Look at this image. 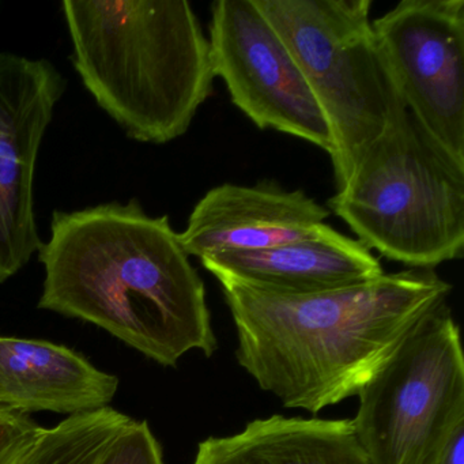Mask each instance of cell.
Here are the masks:
<instances>
[{
	"mask_svg": "<svg viewBox=\"0 0 464 464\" xmlns=\"http://www.w3.org/2000/svg\"><path fill=\"white\" fill-rule=\"evenodd\" d=\"M362 246L414 270L464 255V167L401 105L328 200Z\"/></svg>",
	"mask_w": 464,
	"mask_h": 464,
	"instance_id": "cell-4",
	"label": "cell"
},
{
	"mask_svg": "<svg viewBox=\"0 0 464 464\" xmlns=\"http://www.w3.org/2000/svg\"><path fill=\"white\" fill-rule=\"evenodd\" d=\"M357 396L352 423L368 464H441L464 429L463 350L448 303L420 320Z\"/></svg>",
	"mask_w": 464,
	"mask_h": 464,
	"instance_id": "cell-6",
	"label": "cell"
},
{
	"mask_svg": "<svg viewBox=\"0 0 464 464\" xmlns=\"http://www.w3.org/2000/svg\"><path fill=\"white\" fill-rule=\"evenodd\" d=\"M219 284L237 330L241 368L285 407L312 414L358 395L452 292L433 270L414 268L311 295Z\"/></svg>",
	"mask_w": 464,
	"mask_h": 464,
	"instance_id": "cell-2",
	"label": "cell"
},
{
	"mask_svg": "<svg viewBox=\"0 0 464 464\" xmlns=\"http://www.w3.org/2000/svg\"><path fill=\"white\" fill-rule=\"evenodd\" d=\"M39 308L96 324L160 365L217 350L205 284L168 216L137 199L53 211Z\"/></svg>",
	"mask_w": 464,
	"mask_h": 464,
	"instance_id": "cell-1",
	"label": "cell"
},
{
	"mask_svg": "<svg viewBox=\"0 0 464 464\" xmlns=\"http://www.w3.org/2000/svg\"><path fill=\"white\" fill-rule=\"evenodd\" d=\"M194 464H368L352 420L273 417L232 436L208 437Z\"/></svg>",
	"mask_w": 464,
	"mask_h": 464,
	"instance_id": "cell-13",
	"label": "cell"
},
{
	"mask_svg": "<svg viewBox=\"0 0 464 464\" xmlns=\"http://www.w3.org/2000/svg\"><path fill=\"white\" fill-rule=\"evenodd\" d=\"M40 426L31 415L10 411L0 407V464L28 439Z\"/></svg>",
	"mask_w": 464,
	"mask_h": 464,
	"instance_id": "cell-15",
	"label": "cell"
},
{
	"mask_svg": "<svg viewBox=\"0 0 464 464\" xmlns=\"http://www.w3.org/2000/svg\"><path fill=\"white\" fill-rule=\"evenodd\" d=\"M330 214L303 189L287 191L268 180L255 186L225 183L198 202L179 241L198 259L260 251L314 235Z\"/></svg>",
	"mask_w": 464,
	"mask_h": 464,
	"instance_id": "cell-10",
	"label": "cell"
},
{
	"mask_svg": "<svg viewBox=\"0 0 464 464\" xmlns=\"http://www.w3.org/2000/svg\"><path fill=\"white\" fill-rule=\"evenodd\" d=\"M218 281L276 295H311L373 281L382 263L354 238L323 224L314 235L274 248L224 252L199 259Z\"/></svg>",
	"mask_w": 464,
	"mask_h": 464,
	"instance_id": "cell-11",
	"label": "cell"
},
{
	"mask_svg": "<svg viewBox=\"0 0 464 464\" xmlns=\"http://www.w3.org/2000/svg\"><path fill=\"white\" fill-rule=\"evenodd\" d=\"M441 464H464V429L459 430L453 437Z\"/></svg>",
	"mask_w": 464,
	"mask_h": 464,
	"instance_id": "cell-16",
	"label": "cell"
},
{
	"mask_svg": "<svg viewBox=\"0 0 464 464\" xmlns=\"http://www.w3.org/2000/svg\"><path fill=\"white\" fill-rule=\"evenodd\" d=\"M211 69L233 104L260 130L333 153L327 119L286 43L255 0H218L208 25Z\"/></svg>",
	"mask_w": 464,
	"mask_h": 464,
	"instance_id": "cell-7",
	"label": "cell"
},
{
	"mask_svg": "<svg viewBox=\"0 0 464 464\" xmlns=\"http://www.w3.org/2000/svg\"><path fill=\"white\" fill-rule=\"evenodd\" d=\"M119 379L63 344L0 335V407L69 417L110 407Z\"/></svg>",
	"mask_w": 464,
	"mask_h": 464,
	"instance_id": "cell-12",
	"label": "cell"
},
{
	"mask_svg": "<svg viewBox=\"0 0 464 464\" xmlns=\"http://www.w3.org/2000/svg\"><path fill=\"white\" fill-rule=\"evenodd\" d=\"M372 26L407 110L464 167V0H403Z\"/></svg>",
	"mask_w": 464,
	"mask_h": 464,
	"instance_id": "cell-8",
	"label": "cell"
},
{
	"mask_svg": "<svg viewBox=\"0 0 464 464\" xmlns=\"http://www.w3.org/2000/svg\"><path fill=\"white\" fill-rule=\"evenodd\" d=\"M72 61L97 104L138 142L183 137L213 94L210 44L187 0H66Z\"/></svg>",
	"mask_w": 464,
	"mask_h": 464,
	"instance_id": "cell-3",
	"label": "cell"
},
{
	"mask_svg": "<svg viewBox=\"0 0 464 464\" xmlns=\"http://www.w3.org/2000/svg\"><path fill=\"white\" fill-rule=\"evenodd\" d=\"M286 43L333 138L341 191L369 146L404 105L372 26V0H255Z\"/></svg>",
	"mask_w": 464,
	"mask_h": 464,
	"instance_id": "cell-5",
	"label": "cell"
},
{
	"mask_svg": "<svg viewBox=\"0 0 464 464\" xmlns=\"http://www.w3.org/2000/svg\"><path fill=\"white\" fill-rule=\"evenodd\" d=\"M97 464H165L161 447L146 420L131 423L113 440Z\"/></svg>",
	"mask_w": 464,
	"mask_h": 464,
	"instance_id": "cell-14",
	"label": "cell"
},
{
	"mask_svg": "<svg viewBox=\"0 0 464 464\" xmlns=\"http://www.w3.org/2000/svg\"><path fill=\"white\" fill-rule=\"evenodd\" d=\"M66 88L63 75L47 59L0 53V285L42 248L34 173Z\"/></svg>",
	"mask_w": 464,
	"mask_h": 464,
	"instance_id": "cell-9",
	"label": "cell"
}]
</instances>
